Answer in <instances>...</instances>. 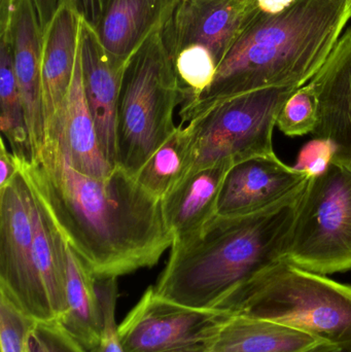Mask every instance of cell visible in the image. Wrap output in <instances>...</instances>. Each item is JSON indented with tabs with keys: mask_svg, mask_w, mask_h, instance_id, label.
I'll use <instances>...</instances> for the list:
<instances>
[{
	"mask_svg": "<svg viewBox=\"0 0 351 352\" xmlns=\"http://www.w3.org/2000/svg\"><path fill=\"white\" fill-rule=\"evenodd\" d=\"M24 176L68 245L96 278H117L158 264L173 238L162 201L119 167L105 178L76 170L60 140H47Z\"/></svg>",
	"mask_w": 351,
	"mask_h": 352,
	"instance_id": "cell-1",
	"label": "cell"
},
{
	"mask_svg": "<svg viewBox=\"0 0 351 352\" xmlns=\"http://www.w3.org/2000/svg\"><path fill=\"white\" fill-rule=\"evenodd\" d=\"M350 19L351 0H295L280 12H259L227 54L210 88L181 107V124L236 95L308 84Z\"/></svg>",
	"mask_w": 351,
	"mask_h": 352,
	"instance_id": "cell-2",
	"label": "cell"
},
{
	"mask_svg": "<svg viewBox=\"0 0 351 352\" xmlns=\"http://www.w3.org/2000/svg\"><path fill=\"white\" fill-rule=\"evenodd\" d=\"M304 190L253 214H218L195 235L173 242L154 287L157 295L187 307L222 311L245 283L286 260Z\"/></svg>",
	"mask_w": 351,
	"mask_h": 352,
	"instance_id": "cell-3",
	"label": "cell"
},
{
	"mask_svg": "<svg viewBox=\"0 0 351 352\" xmlns=\"http://www.w3.org/2000/svg\"><path fill=\"white\" fill-rule=\"evenodd\" d=\"M222 312L278 322L329 342L351 340V285L286 261L256 275Z\"/></svg>",
	"mask_w": 351,
	"mask_h": 352,
	"instance_id": "cell-4",
	"label": "cell"
},
{
	"mask_svg": "<svg viewBox=\"0 0 351 352\" xmlns=\"http://www.w3.org/2000/svg\"><path fill=\"white\" fill-rule=\"evenodd\" d=\"M183 94L161 32L128 62L120 92L115 167L136 177L175 131L174 111Z\"/></svg>",
	"mask_w": 351,
	"mask_h": 352,
	"instance_id": "cell-5",
	"label": "cell"
},
{
	"mask_svg": "<svg viewBox=\"0 0 351 352\" xmlns=\"http://www.w3.org/2000/svg\"><path fill=\"white\" fill-rule=\"evenodd\" d=\"M258 0H181L161 32L183 94L195 102L227 54L259 14Z\"/></svg>",
	"mask_w": 351,
	"mask_h": 352,
	"instance_id": "cell-6",
	"label": "cell"
},
{
	"mask_svg": "<svg viewBox=\"0 0 351 352\" xmlns=\"http://www.w3.org/2000/svg\"><path fill=\"white\" fill-rule=\"evenodd\" d=\"M296 90L251 91L218 101L194 116L187 123L194 140V163L190 173L220 163L235 165L274 154L276 120Z\"/></svg>",
	"mask_w": 351,
	"mask_h": 352,
	"instance_id": "cell-7",
	"label": "cell"
},
{
	"mask_svg": "<svg viewBox=\"0 0 351 352\" xmlns=\"http://www.w3.org/2000/svg\"><path fill=\"white\" fill-rule=\"evenodd\" d=\"M284 261L321 275L351 270V170L343 165L309 180Z\"/></svg>",
	"mask_w": 351,
	"mask_h": 352,
	"instance_id": "cell-8",
	"label": "cell"
},
{
	"mask_svg": "<svg viewBox=\"0 0 351 352\" xmlns=\"http://www.w3.org/2000/svg\"><path fill=\"white\" fill-rule=\"evenodd\" d=\"M29 192L20 170L0 188V291L35 322H55L37 266Z\"/></svg>",
	"mask_w": 351,
	"mask_h": 352,
	"instance_id": "cell-9",
	"label": "cell"
},
{
	"mask_svg": "<svg viewBox=\"0 0 351 352\" xmlns=\"http://www.w3.org/2000/svg\"><path fill=\"white\" fill-rule=\"evenodd\" d=\"M232 316L173 303L150 287L120 324V339L124 352H212Z\"/></svg>",
	"mask_w": 351,
	"mask_h": 352,
	"instance_id": "cell-10",
	"label": "cell"
},
{
	"mask_svg": "<svg viewBox=\"0 0 351 352\" xmlns=\"http://www.w3.org/2000/svg\"><path fill=\"white\" fill-rule=\"evenodd\" d=\"M310 178L275 153L237 163L223 184L218 214L241 217L271 208L302 192Z\"/></svg>",
	"mask_w": 351,
	"mask_h": 352,
	"instance_id": "cell-11",
	"label": "cell"
},
{
	"mask_svg": "<svg viewBox=\"0 0 351 352\" xmlns=\"http://www.w3.org/2000/svg\"><path fill=\"white\" fill-rule=\"evenodd\" d=\"M82 19L74 10L60 6L43 29L41 88L45 140L63 131V113L80 51Z\"/></svg>",
	"mask_w": 351,
	"mask_h": 352,
	"instance_id": "cell-12",
	"label": "cell"
},
{
	"mask_svg": "<svg viewBox=\"0 0 351 352\" xmlns=\"http://www.w3.org/2000/svg\"><path fill=\"white\" fill-rule=\"evenodd\" d=\"M80 54L84 93L99 144L105 158L115 167L117 105L126 65L109 56L95 29L84 21L80 29Z\"/></svg>",
	"mask_w": 351,
	"mask_h": 352,
	"instance_id": "cell-13",
	"label": "cell"
},
{
	"mask_svg": "<svg viewBox=\"0 0 351 352\" xmlns=\"http://www.w3.org/2000/svg\"><path fill=\"white\" fill-rule=\"evenodd\" d=\"M309 82L317 92L319 107L313 134L333 142L334 162L351 170V27Z\"/></svg>",
	"mask_w": 351,
	"mask_h": 352,
	"instance_id": "cell-14",
	"label": "cell"
},
{
	"mask_svg": "<svg viewBox=\"0 0 351 352\" xmlns=\"http://www.w3.org/2000/svg\"><path fill=\"white\" fill-rule=\"evenodd\" d=\"M43 37V30L32 0H18L10 26V43L14 74L30 136L32 159L45 144L41 88Z\"/></svg>",
	"mask_w": 351,
	"mask_h": 352,
	"instance_id": "cell-15",
	"label": "cell"
},
{
	"mask_svg": "<svg viewBox=\"0 0 351 352\" xmlns=\"http://www.w3.org/2000/svg\"><path fill=\"white\" fill-rule=\"evenodd\" d=\"M181 0H111L96 27L115 61L127 65L132 56L170 20Z\"/></svg>",
	"mask_w": 351,
	"mask_h": 352,
	"instance_id": "cell-16",
	"label": "cell"
},
{
	"mask_svg": "<svg viewBox=\"0 0 351 352\" xmlns=\"http://www.w3.org/2000/svg\"><path fill=\"white\" fill-rule=\"evenodd\" d=\"M233 165L220 163L190 173L163 199V214L173 242L195 235L218 215L223 184Z\"/></svg>",
	"mask_w": 351,
	"mask_h": 352,
	"instance_id": "cell-17",
	"label": "cell"
},
{
	"mask_svg": "<svg viewBox=\"0 0 351 352\" xmlns=\"http://www.w3.org/2000/svg\"><path fill=\"white\" fill-rule=\"evenodd\" d=\"M62 126L63 131L56 140L63 144L72 166L92 177L105 178L111 175L115 167L105 158L99 144L96 126L84 93L80 51Z\"/></svg>",
	"mask_w": 351,
	"mask_h": 352,
	"instance_id": "cell-18",
	"label": "cell"
},
{
	"mask_svg": "<svg viewBox=\"0 0 351 352\" xmlns=\"http://www.w3.org/2000/svg\"><path fill=\"white\" fill-rule=\"evenodd\" d=\"M64 263L66 310L59 322L86 351L95 352L100 342L103 322L96 277L66 241Z\"/></svg>",
	"mask_w": 351,
	"mask_h": 352,
	"instance_id": "cell-19",
	"label": "cell"
},
{
	"mask_svg": "<svg viewBox=\"0 0 351 352\" xmlns=\"http://www.w3.org/2000/svg\"><path fill=\"white\" fill-rule=\"evenodd\" d=\"M321 341L278 322L233 314L212 352H303Z\"/></svg>",
	"mask_w": 351,
	"mask_h": 352,
	"instance_id": "cell-20",
	"label": "cell"
},
{
	"mask_svg": "<svg viewBox=\"0 0 351 352\" xmlns=\"http://www.w3.org/2000/svg\"><path fill=\"white\" fill-rule=\"evenodd\" d=\"M193 163V133L189 125L179 124L140 169L136 179L146 192L162 201L189 175Z\"/></svg>",
	"mask_w": 351,
	"mask_h": 352,
	"instance_id": "cell-21",
	"label": "cell"
},
{
	"mask_svg": "<svg viewBox=\"0 0 351 352\" xmlns=\"http://www.w3.org/2000/svg\"><path fill=\"white\" fill-rule=\"evenodd\" d=\"M0 128L10 152L21 162L32 160V148L19 90L10 36L0 37Z\"/></svg>",
	"mask_w": 351,
	"mask_h": 352,
	"instance_id": "cell-22",
	"label": "cell"
},
{
	"mask_svg": "<svg viewBox=\"0 0 351 352\" xmlns=\"http://www.w3.org/2000/svg\"><path fill=\"white\" fill-rule=\"evenodd\" d=\"M319 98L310 82L297 89L284 103L276 120L278 129L288 138L313 133L319 122Z\"/></svg>",
	"mask_w": 351,
	"mask_h": 352,
	"instance_id": "cell-23",
	"label": "cell"
},
{
	"mask_svg": "<svg viewBox=\"0 0 351 352\" xmlns=\"http://www.w3.org/2000/svg\"><path fill=\"white\" fill-rule=\"evenodd\" d=\"M35 320L25 314L8 295L0 291V351L27 352L29 335Z\"/></svg>",
	"mask_w": 351,
	"mask_h": 352,
	"instance_id": "cell-24",
	"label": "cell"
},
{
	"mask_svg": "<svg viewBox=\"0 0 351 352\" xmlns=\"http://www.w3.org/2000/svg\"><path fill=\"white\" fill-rule=\"evenodd\" d=\"M117 278H96L97 291L102 308V332L95 352H124L115 322L117 300Z\"/></svg>",
	"mask_w": 351,
	"mask_h": 352,
	"instance_id": "cell-25",
	"label": "cell"
},
{
	"mask_svg": "<svg viewBox=\"0 0 351 352\" xmlns=\"http://www.w3.org/2000/svg\"><path fill=\"white\" fill-rule=\"evenodd\" d=\"M27 352H89L67 332L59 320L35 322Z\"/></svg>",
	"mask_w": 351,
	"mask_h": 352,
	"instance_id": "cell-26",
	"label": "cell"
},
{
	"mask_svg": "<svg viewBox=\"0 0 351 352\" xmlns=\"http://www.w3.org/2000/svg\"><path fill=\"white\" fill-rule=\"evenodd\" d=\"M336 146L328 138H315L307 142L297 157L295 169L311 178L323 175L334 162Z\"/></svg>",
	"mask_w": 351,
	"mask_h": 352,
	"instance_id": "cell-27",
	"label": "cell"
},
{
	"mask_svg": "<svg viewBox=\"0 0 351 352\" xmlns=\"http://www.w3.org/2000/svg\"><path fill=\"white\" fill-rule=\"evenodd\" d=\"M111 0H60V6L74 10L84 22L96 28Z\"/></svg>",
	"mask_w": 351,
	"mask_h": 352,
	"instance_id": "cell-28",
	"label": "cell"
},
{
	"mask_svg": "<svg viewBox=\"0 0 351 352\" xmlns=\"http://www.w3.org/2000/svg\"><path fill=\"white\" fill-rule=\"evenodd\" d=\"M0 188L8 186L19 173V161L12 152L8 151L4 138L0 140Z\"/></svg>",
	"mask_w": 351,
	"mask_h": 352,
	"instance_id": "cell-29",
	"label": "cell"
},
{
	"mask_svg": "<svg viewBox=\"0 0 351 352\" xmlns=\"http://www.w3.org/2000/svg\"><path fill=\"white\" fill-rule=\"evenodd\" d=\"M32 2L43 30L59 8L60 0H32Z\"/></svg>",
	"mask_w": 351,
	"mask_h": 352,
	"instance_id": "cell-30",
	"label": "cell"
},
{
	"mask_svg": "<svg viewBox=\"0 0 351 352\" xmlns=\"http://www.w3.org/2000/svg\"><path fill=\"white\" fill-rule=\"evenodd\" d=\"M18 0H0V36H10L12 16Z\"/></svg>",
	"mask_w": 351,
	"mask_h": 352,
	"instance_id": "cell-31",
	"label": "cell"
},
{
	"mask_svg": "<svg viewBox=\"0 0 351 352\" xmlns=\"http://www.w3.org/2000/svg\"><path fill=\"white\" fill-rule=\"evenodd\" d=\"M303 352H351V340L342 342L321 341Z\"/></svg>",
	"mask_w": 351,
	"mask_h": 352,
	"instance_id": "cell-32",
	"label": "cell"
},
{
	"mask_svg": "<svg viewBox=\"0 0 351 352\" xmlns=\"http://www.w3.org/2000/svg\"><path fill=\"white\" fill-rule=\"evenodd\" d=\"M294 1L295 0H258V6L260 12L273 14L280 12Z\"/></svg>",
	"mask_w": 351,
	"mask_h": 352,
	"instance_id": "cell-33",
	"label": "cell"
}]
</instances>
